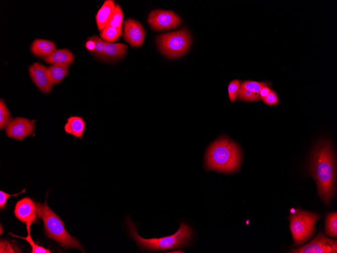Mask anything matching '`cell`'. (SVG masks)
Returning a JSON list of instances; mask_svg holds the SVG:
<instances>
[{
    "label": "cell",
    "instance_id": "1",
    "mask_svg": "<svg viewBox=\"0 0 337 253\" xmlns=\"http://www.w3.org/2000/svg\"><path fill=\"white\" fill-rule=\"evenodd\" d=\"M311 159V173L316 182L319 195L329 204L334 195L336 177L335 160L330 142L321 140L315 146Z\"/></svg>",
    "mask_w": 337,
    "mask_h": 253
},
{
    "label": "cell",
    "instance_id": "2",
    "mask_svg": "<svg viewBox=\"0 0 337 253\" xmlns=\"http://www.w3.org/2000/svg\"><path fill=\"white\" fill-rule=\"evenodd\" d=\"M241 160V151L238 145L229 138L222 137L208 148L206 165L208 170L232 173L238 171Z\"/></svg>",
    "mask_w": 337,
    "mask_h": 253
},
{
    "label": "cell",
    "instance_id": "3",
    "mask_svg": "<svg viewBox=\"0 0 337 253\" xmlns=\"http://www.w3.org/2000/svg\"><path fill=\"white\" fill-rule=\"evenodd\" d=\"M126 224L130 236L141 248L150 251L165 250L180 247L187 244L192 234L191 227L181 223L178 230L174 234L158 238H144L137 232L135 224L127 217Z\"/></svg>",
    "mask_w": 337,
    "mask_h": 253
},
{
    "label": "cell",
    "instance_id": "4",
    "mask_svg": "<svg viewBox=\"0 0 337 253\" xmlns=\"http://www.w3.org/2000/svg\"><path fill=\"white\" fill-rule=\"evenodd\" d=\"M36 208L38 218L42 219L45 234L49 238L64 248H75L84 252L80 242L66 230L64 222L49 208L46 200L43 204L37 203Z\"/></svg>",
    "mask_w": 337,
    "mask_h": 253
},
{
    "label": "cell",
    "instance_id": "5",
    "mask_svg": "<svg viewBox=\"0 0 337 253\" xmlns=\"http://www.w3.org/2000/svg\"><path fill=\"white\" fill-rule=\"evenodd\" d=\"M156 43L161 52L168 58H179L189 49L191 36L186 28L159 35Z\"/></svg>",
    "mask_w": 337,
    "mask_h": 253
},
{
    "label": "cell",
    "instance_id": "6",
    "mask_svg": "<svg viewBox=\"0 0 337 253\" xmlns=\"http://www.w3.org/2000/svg\"><path fill=\"white\" fill-rule=\"evenodd\" d=\"M321 217L313 213L298 210L290 217V230L295 246L304 243L314 233L316 222Z\"/></svg>",
    "mask_w": 337,
    "mask_h": 253
},
{
    "label": "cell",
    "instance_id": "7",
    "mask_svg": "<svg viewBox=\"0 0 337 253\" xmlns=\"http://www.w3.org/2000/svg\"><path fill=\"white\" fill-rule=\"evenodd\" d=\"M151 27L157 31H164L178 28L181 24L180 17L171 11L155 10L148 17Z\"/></svg>",
    "mask_w": 337,
    "mask_h": 253
},
{
    "label": "cell",
    "instance_id": "8",
    "mask_svg": "<svg viewBox=\"0 0 337 253\" xmlns=\"http://www.w3.org/2000/svg\"><path fill=\"white\" fill-rule=\"evenodd\" d=\"M291 252L336 253L337 241L328 238L322 232H320L313 240L302 247L292 249Z\"/></svg>",
    "mask_w": 337,
    "mask_h": 253
},
{
    "label": "cell",
    "instance_id": "9",
    "mask_svg": "<svg viewBox=\"0 0 337 253\" xmlns=\"http://www.w3.org/2000/svg\"><path fill=\"white\" fill-rule=\"evenodd\" d=\"M35 124L28 119L17 117L13 119L6 128L8 136L22 140L32 134L35 131Z\"/></svg>",
    "mask_w": 337,
    "mask_h": 253
},
{
    "label": "cell",
    "instance_id": "10",
    "mask_svg": "<svg viewBox=\"0 0 337 253\" xmlns=\"http://www.w3.org/2000/svg\"><path fill=\"white\" fill-rule=\"evenodd\" d=\"M146 32L138 21L128 19L124 21L123 38L132 46L138 47L143 43Z\"/></svg>",
    "mask_w": 337,
    "mask_h": 253
},
{
    "label": "cell",
    "instance_id": "11",
    "mask_svg": "<svg viewBox=\"0 0 337 253\" xmlns=\"http://www.w3.org/2000/svg\"><path fill=\"white\" fill-rule=\"evenodd\" d=\"M29 72L32 81L42 93H48L52 90L53 84L49 78L47 68L44 65L34 63L30 66Z\"/></svg>",
    "mask_w": 337,
    "mask_h": 253
},
{
    "label": "cell",
    "instance_id": "12",
    "mask_svg": "<svg viewBox=\"0 0 337 253\" xmlns=\"http://www.w3.org/2000/svg\"><path fill=\"white\" fill-rule=\"evenodd\" d=\"M14 212L19 221L26 224H33L38 217L36 204L28 197L22 198L16 203Z\"/></svg>",
    "mask_w": 337,
    "mask_h": 253
},
{
    "label": "cell",
    "instance_id": "13",
    "mask_svg": "<svg viewBox=\"0 0 337 253\" xmlns=\"http://www.w3.org/2000/svg\"><path fill=\"white\" fill-rule=\"evenodd\" d=\"M86 125V122L82 117L73 116L67 119L64 129L67 133L82 139L84 134Z\"/></svg>",
    "mask_w": 337,
    "mask_h": 253
},
{
    "label": "cell",
    "instance_id": "14",
    "mask_svg": "<svg viewBox=\"0 0 337 253\" xmlns=\"http://www.w3.org/2000/svg\"><path fill=\"white\" fill-rule=\"evenodd\" d=\"M114 1L106 0L98 10L96 15L98 29L102 31L106 27L115 9Z\"/></svg>",
    "mask_w": 337,
    "mask_h": 253
},
{
    "label": "cell",
    "instance_id": "15",
    "mask_svg": "<svg viewBox=\"0 0 337 253\" xmlns=\"http://www.w3.org/2000/svg\"><path fill=\"white\" fill-rule=\"evenodd\" d=\"M56 48V45L53 41L42 39H35L31 46L32 53L42 58L50 55L57 50Z\"/></svg>",
    "mask_w": 337,
    "mask_h": 253
},
{
    "label": "cell",
    "instance_id": "16",
    "mask_svg": "<svg viewBox=\"0 0 337 253\" xmlns=\"http://www.w3.org/2000/svg\"><path fill=\"white\" fill-rule=\"evenodd\" d=\"M127 49L126 44L105 41V49L102 60L111 61L120 59L125 56Z\"/></svg>",
    "mask_w": 337,
    "mask_h": 253
},
{
    "label": "cell",
    "instance_id": "17",
    "mask_svg": "<svg viewBox=\"0 0 337 253\" xmlns=\"http://www.w3.org/2000/svg\"><path fill=\"white\" fill-rule=\"evenodd\" d=\"M42 59L48 64L59 63L70 66L74 61V56L70 50L63 48L57 49L49 56L42 58Z\"/></svg>",
    "mask_w": 337,
    "mask_h": 253
},
{
    "label": "cell",
    "instance_id": "18",
    "mask_svg": "<svg viewBox=\"0 0 337 253\" xmlns=\"http://www.w3.org/2000/svg\"><path fill=\"white\" fill-rule=\"evenodd\" d=\"M69 66L59 63L52 64L47 68L49 78L53 84L61 82L68 73Z\"/></svg>",
    "mask_w": 337,
    "mask_h": 253
},
{
    "label": "cell",
    "instance_id": "19",
    "mask_svg": "<svg viewBox=\"0 0 337 253\" xmlns=\"http://www.w3.org/2000/svg\"><path fill=\"white\" fill-rule=\"evenodd\" d=\"M122 34V28H105L100 33L102 39L106 42H113L117 40Z\"/></svg>",
    "mask_w": 337,
    "mask_h": 253
},
{
    "label": "cell",
    "instance_id": "20",
    "mask_svg": "<svg viewBox=\"0 0 337 253\" xmlns=\"http://www.w3.org/2000/svg\"><path fill=\"white\" fill-rule=\"evenodd\" d=\"M31 225V224H26V228L28 233L27 236L26 237H21L20 236L13 234V233H9V234L12 235L14 237L23 239L27 241L30 244V245L32 247V250L31 251V253H50L51 251L48 249L45 248L43 246L37 245L33 241V240L32 239V238L30 234Z\"/></svg>",
    "mask_w": 337,
    "mask_h": 253
},
{
    "label": "cell",
    "instance_id": "21",
    "mask_svg": "<svg viewBox=\"0 0 337 253\" xmlns=\"http://www.w3.org/2000/svg\"><path fill=\"white\" fill-rule=\"evenodd\" d=\"M337 213L336 212L328 213L326 215L325 230L328 236L336 237Z\"/></svg>",
    "mask_w": 337,
    "mask_h": 253
},
{
    "label": "cell",
    "instance_id": "22",
    "mask_svg": "<svg viewBox=\"0 0 337 253\" xmlns=\"http://www.w3.org/2000/svg\"><path fill=\"white\" fill-rule=\"evenodd\" d=\"M123 18L124 14L122 8L118 4H117L115 11L105 28L110 27L122 28Z\"/></svg>",
    "mask_w": 337,
    "mask_h": 253
},
{
    "label": "cell",
    "instance_id": "23",
    "mask_svg": "<svg viewBox=\"0 0 337 253\" xmlns=\"http://www.w3.org/2000/svg\"><path fill=\"white\" fill-rule=\"evenodd\" d=\"M88 39L92 40L95 44L94 49L91 53L95 56L102 59L105 49V41L97 35H93L88 38Z\"/></svg>",
    "mask_w": 337,
    "mask_h": 253
},
{
    "label": "cell",
    "instance_id": "24",
    "mask_svg": "<svg viewBox=\"0 0 337 253\" xmlns=\"http://www.w3.org/2000/svg\"><path fill=\"white\" fill-rule=\"evenodd\" d=\"M12 118L11 115L4 99H0V128H6L10 123Z\"/></svg>",
    "mask_w": 337,
    "mask_h": 253
},
{
    "label": "cell",
    "instance_id": "25",
    "mask_svg": "<svg viewBox=\"0 0 337 253\" xmlns=\"http://www.w3.org/2000/svg\"><path fill=\"white\" fill-rule=\"evenodd\" d=\"M268 83L265 82H256L253 81H245L240 84V88L251 90L259 93L260 90L264 86H267Z\"/></svg>",
    "mask_w": 337,
    "mask_h": 253
},
{
    "label": "cell",
    "instance_id": "26",
    "mask_svg": "<svg viewBox=\"0 0 337 253\" xmlns=\"http://www.w3.org/2000/svg\"><path fill=\"white\" fill-rule=\"evenodd\" d=\"M240 84V80L236 79L231 81L228 86L229 96L231 103L234 102L238 96Z\"/></svg>",
    "mask_w": 337,
    "mask_h": 253
},
{
    "label": "cell",
    "instance_id": "27",
    "mask_svg": "<svg viewBox=\"0 0 337 253\" xmlns=\"http://www.w3.org/2000/svg\"><path fill=\"white\" fill-rule=\"evenodd\" d=\"M239 99L243 101L253 102L260 99L259 93L244 88L240 89Z\"/></svg>",
    "mask_w": 337,
    "mask_h": 253
},
{
    "label": "cell",
    "instance_id": "28",
    "mask_svg": "<svg viewBox=\"0 0 337 253\" xmlns=\"http://www.w3.org/2000/svg\"><path fill=\"white\" fill-rule=\"evenodd\" d=\"M10 242L6 240L1 241L0 252H21L20 249L15 248Z\"/></svg>",
    "mask_w": 337,
    "mask_h": 253
},
{
    "label": "cell",
    "instance_id": "29",
    "mask_svg": "<svg viewBox=\"0 0 337 253\" xmlns=\"http://www.w3.org/2000/svg\"><path fill=\"white\" fill-rule=\"evenodd\" d=\"M26 189H24L19 193H15L14 194H10L4 191H0V209H4L6 207V203L9 197L12 196H17L21 193H24Z\"/></svg>",
    "mask_w": 337,
    "mask_h": 253
},
{
    "label": "cell",
    "instance_id": "30",
    "mask_svg": "<svg viewBox=\"0 0 337 253\" xmlns=\"http://www.w3.org/2000/svg\"><path fill=\"white\" fill-rule=\"evenodd\" d=\"M263 102L268 105H274L278 103V98L276 93L271 90L269 93L262 99Z\"/></svg>",
    "mask_w": 337,
    "mask_h": 253
},
{
    "label": "cell",
    "instance_id": "31",
    "mask_svg": "<svg viewBox=\"0 0 337 253\" xmlns=\"http://www.w3.org/2000/svg\"><path fill=\"white\" fill-rule=\"evenodd\" d=\"M271 90L270 88L267 86L262 88L259 93L260 99H263L269 93Z\"/></svg>",
    "mask_w": 337,
    "mask_h": 253
},
{
    "label": "cell",
    "instance_id": "32",
    "mask_svg": "<svg viewBox=\"0 0 337 253\" xmlns=\"http://www.w3.org/2000/svg\"><path fill=\"white\" fill-rule=\"evenodd\" d=\"M94 42L90 39H88V41H87L86 43V48L89 50L90 51H92L94 48Z\"/></svg>",
    "mask_w": 337,
    "mask_h": 253
},
{
    "label": "cell",
    "instance_id": "33",
    "mask_svg": "<svg viewBox=\"0 0 337 253\" xmlns=\"http://www.w3.org/2000/svg\"><path fill=\"white\" fill-rule=\"evenodd\" d=\"M2 228H3L2 227V226H1V234H2V233H3V231H2Z\"/></svg>",
    "mask_w": 337,
    "mask_h": 253
}]
</instances>
